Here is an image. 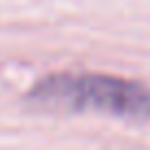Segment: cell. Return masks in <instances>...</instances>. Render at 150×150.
I'll use <instances>...</instances> for the list:
<instances>
[{
    "mask_svg": "<svg viewBox=\"0 0 150 150\" xmlns=\"http://www.w3.org/2000/svg\"><path fill=\"white\" fill-rule=\"evenodd\" d=\"M31 97L40 104L71 110H97L126 119L150 117V88L110 75H51L33 88Z\"/></svg>",
    "mask_w": 150,
    "mask_h": 150,
    "instance_id": "cell-1",
    "label": "cell"
}]
</instances>
